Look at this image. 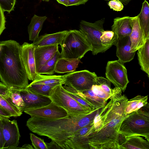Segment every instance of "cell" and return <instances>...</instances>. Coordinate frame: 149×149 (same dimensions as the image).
<instances>
[{"mask_svg": "<svg viewBox=\"0 0 149 149\" xmlns=\"http://www.w3.org/2000/svg\"><path fill=\"white\" fill-rule=\"evenodd\" d=\"M74 91L92 105L95 108L100 109L103 107L107 102L98 97L92 89L80 92L75 90Z\"/></svg>", "mask_w": 149, "mask_h": 149, "instance_id": "obj_27", "label": "cell"}, {"mask_svg": "<svg viewBox=\"0 0 149 149\" xmlns=\"http://www.w3.org/2000/svg\"><path fill=\"white\" fill-rule=\"evenodd\" d=\"M58 3L67 6L68 0H56Z\"/></svg>", "mask_w": 149, "mask_h": 149, "instance_id": "obj_46", "label": "cell"}, {"mask_svg": "<svg viewBox=\"0 0 149 149\" xmlns=\"http://www.w3.org/2000/svg\"><path fill=\"white\" fill-rule=\"evenodd\" d=\"M50 0H44V1L48 2Z\"/></svg>", "mask_w": 149, "mask_h": 149, "instance_id": "obj_49", "label": "cell"}, {"mask_svg": "<svg viewBox=\"0 0 149 149\" xmlns=\"http://www.w3.org/2000/svg\"><path fill=\"white\" fill-rule=\"evenodd\" d=\"M32 144L35 149H48L43 139L37 137L32 133L29 134Z\"/></svg>", "mask_w": 149, "mask_h": 149, "instance_id": "obj_35", "label": "cell"}, {"mask_svg": "<svg viewBox=\"0 0 149 149\" xmlns=\"http://www.w3.org/2000/svg\"><path fill=\"white\" fill-rule=\"evenodd\" d=\"M149 39L138 50L137 55L141 69L149 77Z\"/></svg>", "mask_w": 149, "mask_h": 149, "instance_id": "obj_24", "label": "cell"}, {"mask_svg": "<svg viewBox=\"0 0 149 149\" xmlns=\"http://www.w3.org/2000/svg\"><path fill=\"white\" fill-rule=\"evenodd\" d=\"M118 133L123 138L139 136L149 142L148 110L142 108L128 114L121 123Z\"/></svg>", "mask_w": 149, "mask_h": 149, "instance_id": "obj_4", "label": "cell"}, {"mask_svg": "<svg viewBox=\"0 0 149 149\" xmlns=\"http://www.w3.org/2000/svg\"><path fill=\"white\" fill-rule=\"evenodd\" d=\"M4 12L0 5V36L6 28V18Z\"/></svg>", "mask_w": 149, "mask_h": 149, "instance_id": "obj_40", "label": "cell"}, {"mask_svg": "<svg viewBox=\"0 0 149 149\" xmlns=\"http://www.w3.org/2000/svg\"><path fill=\"white\" fill-rule=\"evenodd\" d=\"M130 36L131 41L130 52H136L144 44L143 33L138 15L133 17L132 31Z\"/></svg>", "mask_w": 149, "mask_h": 149, "instance_id": "obj_19", "label": "cell"}, {"mask_svg": "<svg viewBox=\"0 0 149 149\" xmlns=\"http://www.w3.org/2000/svg\"><path fill=\"white\" fill-rule=\"evenodd\" d=\"M11 89L2 82H0V97L10 96Z\"/></svg>", "mask_w": 149, "mask_h": 149, "instance_id": "obj_39", "label": "cell"}, {"mask_svg": "<svg viewBox=\"0 0 149 149\" xmlns=\"http://www.w3.org/2000/svg\"><path fill=\"white\" fill-rule=\"evenodd\" d=\"M93 124V121L76 132L66 142L64 149H90L89 131Z\"/></svg>", "mask_w": 149, "mask_h": 149, "instance_id": "obj_13", "label": "cell"}, {"mask_svg": "<svg viewBox=\"0 0 149 149\" xmlns=\"http://www.w3.org/2000/svg\"><path fill=\"white\" fill-rule=\"evenodd\" d=\"M60 46L61 57L70 59L81 60L92 50L91 42L79 30L68 31Z\"/></svg>", "mask_w": 149, "mask_h": 149, "instance_id": "obj_5", "label": "cell"}, {"mask_svg": "<svg viewBox=\"0 0 149 149\" xmlns=\"http://www.w3.org/2000/svg\"><path fill=\"white\" fill-rule=\"evenodd\" d=\"M91 89L93 93L98 97L103 99L106 102L112 95L105 92L99 86L96 85H93Z\"/></svg>", "mask_w": 149, "mask_h": 149, "instance_id": "obj_37", "label": "cell"}, {"mask_svg": "<svg viewBox=\"0 0 149 149\" xmlns=\"http://www.w3.org/2000/svg\"><path fill=\"white\" fill-rule=\"evenodd\" d=\"M105 18H103L92 23L81 20L79 24V30L86 37L92 46L91 52L93 55L103 53L108 49L103 46L100 38L104 30L103 24Z\"/></svg>", "mask_w": 149, "mask_h": 149, "instance_id": "obj_7", "label": "cell"}, {"mask_svg": "<svg viewBox=\"0 0 149 149\" xmlns=\"http://www.w3.org/2000/svg\"><path fill=\"white\" fill-rule=\"evenodd\" d=\"M58 50V45L35 48L34 55L37 72Z\"/></svg>", "mask_w": 149, "mask_h": 149, "instance_id": "obj_16", "label": "cell"}, {"mask_svg": "<svg viewBox=\"0 0 149 149\" xmlns=\"http://www.w3.org/2000/svg\"><path fill=\"white\" fill-rule=\"evenodd\" d=\"M4 144V141L3 137L2 130V123L0 118V149L3 148Z\"/></svg>", "mask_w": 149, "mask_h": 149, "instance_id": "obj_43", "label": "cell"}, {"mask_svg": "<svg viewBox=\"0 0 149 149\" xmlns=\"http://www.w3.org/2000/svg\"><path fill=\"white\" fill-rule=\"evenodd\" d=\"M63 86L69 94L79 103L92 109L95 108L83 97L75 92L72 87L66 86Z\"/></svg>", "mask_w": 149, "mask_h": 149, "instance_id": "obj_33", "label": "cell"}, {"mask_svg": "<svg viewBox=\"0 0 149 149\" xmlns=\"http://www.w3.org/2000/svg\"><path fill=\"white\" fill-rule=\"evenodd\" d=\"M0 43L1 81L10 89L26 88L29 79L21 56V45L13 40Z\"/></svg>", "mask_w": 149, "mask_h": 149, "instance_id": "obj_3", "label": "cell"}, {"mask_svg": "<svg viewBox=\"0 0 149 149\" xmlns=\"http://www.w3.org/2000/svg\"><path fill=\"white\" fill-rule=\"evenodd\" d=\"M108 5L110 8L117 11H121L124 8L123 5L119 0H110L108 3Z\"/></svg>", "mask_w": 149, "mask_h": 149, "instance_id": "obj_38", "label": "cell"}, {"mask_svg": "<svg viewBox=\"0 0 149 149\" xmlns=\"http://www.w3.org/2000/svg\"><path fill=\"white\" fill-rule=\"evenodd\" d=\"M42 1H44V0H42Z\"/></svg>", "mask_w": 149, "mask_h": 149, "instance_id": "obj_50", "label": "cell"}, {"mask_svg": "<svg viewBox=\"0 0 149 149\" xmlns=\"http://www.w3.org/2000/svg\"><path fill=\"white\" fill-rule=\"evenodd\" d=\"M1 44L0 43V50L1 49Z\"/></svg>", "mask_w": 149, "mask_h": 149, "instance_id": "obj_48", "label": "cell"}, {"mask_svg": "<svg viewBox=\"0 0 149 149\" xmlns=\"http://www.w3.org/2000/svg\"><path fill=\"white\" fill-rule=\"evenodd\" d=\"M104 1H110V0H104ZM124 5H127L130 1L131 0H119Z\"/></svg>", "mask_w": 149, "mask_h": 149, "instance_id": "obj_47", "label": "cell"}, {"mask_svg": "<svg viewBox=\"0 0 149 149\" xmlns=\"http://www.w3.org/2000/svg\"><path fill=\"white\" fill-rule=\"evenodd\" d=\"M63 76L65 86L80 92L91 89L92 86L96 85L97 77L95 72L87 70L74 71Z\"/></svg>", "mask_w": 149, "mask_h": 149, "instance_id": "obj_8", "label": "cell"}, {"mask_svg": "<svg viewBox=\"0 0 149 149\" xmlns=\"http://www.w3.org/2000/svg\"><path fill=\"white\" fill-rule=\"evenodd\" d=\"M88 0H68L67 6L85 4Z\"/></svg>", "mask_w": 149, "mask_h": 149, "instance_id": "obj_41", "label": "cell"}, {"mask_svg": "<svg viewBox=\"0 0 149 149\" xmlns=\"http://www.w3.org/2000/svg\"><path fill=\"white\" fill-rule=\"evenodd\" d=\"M118 37L112 31H104L100 38L102 45L108 49L116 43Z\"/></svg>", "mask_w": 149, "mask_h": 149, "instance_id": "obj_31", "label": "cell"}, {"mask_svg": "<svg viewBox=\"0 0 149 149\" xmlns=\"http://www.w3.org/2000/svg\"><path fill=\"white\" fill-rule=\"evenodd\" d=\"M148 95H138L128 100L125 110V114L128 115L147 106L148 104Z\"/></svg>", "mask_w": 149, "mask_h": 149, "instance_id": "obj_25", "label": "cell"}, {"mask_svg": "<svg viewBox=\"0 0 149 149\" xmlns=\"http://www.w3.org/2000/svg\"><path fill=\"white\" fill-rule=\"evenodd\" d=\"M133 17L125 16L114 19L112 31L118 38L130 36L132 29Z\"/></svg>", "mask_w": 149, "mask_h": 149, "instance_id": "obj_17", "label": "cell"}, {"mask_svg": "<svg viewBox=\"0 0 149 149\" xmlns=\"http://www.w3.org/2000/svg\"><path fill=\"white\" fill-rule=\"evenodd\" d=\"M61 57V52L58 50L51 58L37 71V73L48 75L53 74L55 73L54 69L57 61Z\"/></svg>", "mask_w": 149, "mask_h": 149, "instance_id": "obj_28", "label": "cell"}, {"mask_svg": "<svg viewBox=\"0 0 149 149\" xmlns=\"http://www.w3.org/2000/svg\"><path fill=\"white\" fill-rule=\"evenodd\" d=\"M68 31L64 30L39 36L32 43L35 47L54 45H61Z\"/></svg>", "mask_w": 149, "mask_h": 149, "instance_id": "obj_18", "label": "cell"}, {"mask_svg": "<svg viewBox=\"0 0 149 149\" xmlns=\"http://www.w3.org/2000/svg\"><path fill=\"white\" fill-rule=\"evenodd\" d=\"M120 143V149H149V143L139 136L123 138Z\"/></svg>", "mask_w": 149, "mask_h": 149, "instance_id": "obj_20", "label": "cell"}, {"mask_svg": "<svg viewBox=\"0 0 149 149\" xmlns=\"http://www.w3.org/2000/svg\"><path fill=\"white\" fill-rule=\"evenodd\" d=\"M21 149H34V148L33 146L30 144H25L22 147Z\"/></svg>", "mask_w": 149, "mask_h": 149, "instance_id": "obj_45", "label": "cell"}, {"mask_svg": "<svg viewBox=\"0 0 149 149\" xmlns=\"http://www.w3.org/2000/svg\"><path fill=\"white\" fill-rule=\"evenodd\" d=\"M47 18L46 16H40L34 15L28 26L29 40L33 41L38 36L43 24Z\"/></svg>", "mask_w": 149, "mask_h": 149, "instance_id": "obj_23", "label": "cell"}, {"mask_svg": "<svg viewBox=\"0 0 149 149\" xmlns=\"http://www.w3.org/2000/svg\"><path fill=\"white\" fill-rule=\"evenodd\" d=\"M48 149H60L62 148L55 141L52 140L49 143H46Z\"/></svg>", "mask_w": 149, "mask_h": 149, "instance_id": "obj_44", "label": "cell"}, {"mask_svg": "<svg viewBox=\"0 0 149 149\" xmlns=\"http://www.w3.org/2000/svg\"><path fill=\"white\" fill-rule=\"evenodd\" d=\"M19 90L25 104L22 112L45 106L52 102L49 97L35 94L26 88Z\"/></svg>", "mask_w": 149, "mask_h": 149, "instance_id": "obj_14", "label": "cell"}, {"mask_svg": "<svg viewBox=\"0 0 149 149\" xmlns=\"http://www.w3.org/2000/svg\"><path fill=\"white\" fill-rule=\"evenodd\" d=\"M10 89L11 92L10 97L13 103L22 112L23 109L25 107V104L20 94L19 89Z\"/></svg>", "mask_w": 149, "mask_h": 149, "instance_id": "obj_32", "label": "cell"}, {"mask_svg": "<svg viewBox=\"0 0 149 149\" xmlns=\"http://www.w3.org/2000/svg\"><path fill=\"white\" fill-rule=\"evenodd\" d=\"M62 85L54 86L50 91L49 97L52 102L66 110L69 115L77 116L87 114L95 109L87 108L79 103L69 94Z\"/></svg>", "mask_w": 149, "mask_h": 149, "instance_id": "obj_6", "label": "cell"}, {"mask_svg": "<svg viewBox=\"0 0 149 149\" xmlns=\"http://www.w3.org/2000/svg\"><path fill=\"white\" fill-rule=\"evenodd\" d=\"M64 81L63 75H46L38 74L36 79L31 83L56 86L61 84H63Z\"/></svg>", "mask_w": 149, "mask_h": 149, "instance_id": "obj_26", "label": "cell"}, {"mask_svg": "<svg viewBox=\"0 0 149 149\" xmlns=\"http://www.w3.org/2000/svg\"><path fill=\"white\" fill-rule=\"evenodd\" d=\"M106 77L116 87L124 92L129 83L127 70L118 60L108 61L106 68Z\"/></svg>", "mask_w": 149, "mask_h": 149, "instance_id": "obj_9", "label": "cell"}, {"mask_svg": "<svg viewBox=\"0 0 149 149\" xmlns=\"http://www.w3.org/2000/svg\"><path fill=\"white\" fill-rule=\"evenodd\" d=\"M11 116L10 113L4 109L0 105V118L9 119Z\"/></svg>", "mask_w": 149, "mask_h": 149, "instance_id": "obj_42", "label": "cell"}, {"mask_svg": "<svg viewBox=\"0 0 149 149\" xmlns=\"http://www.w3.org/2000/svg\"><path fill=\"white\" fill-rule=\"evenodd\" d=\"M16 0H0V5L4 12L10 13L13 10Z\"/></svg>", "mask_w": 149, "mask_h": 149, "instance_id": "obj_36", "label": "cell"}, {"mask_svg": "<svg viewBox=\"0 0 149 149\" xmlns=\"http://www.w3.org/2000/svg\"><path fill=\"white\" fill-rule=\"evenodd\" d=\"M113 92L109 101L94 118L88 136L90 149H120L118 131L127 115L125 110L128 100L120 88L115 87Z\"/></svg>", "mask_w": 149, "mask_h": 149, "instance_id": "obj_1", "label": "cell"}, {"mask_svg": "<svg viewBox=\"0 0 149 149\" xmlns=\"http://www.w3.org/2000/svg\"><path fill=\"white\" fill-rule=\"evenodd\" d=\"M115 45L116 56L122 63L129 62L133 59L136 52H130L131 41L130 36L118 38Z\"/></svg>", "mask_w": 149, "mask_h": 149, "instance_id": "obj_15", "label": "cell"}, {"mask_svg": "<svg viewBox=\"0 0 149 149\" xmlns=\"http://www.w3.org/2000/svg\"><path fill=\"white\" fill-rule=\"evenodd\" d=\"M31 117L48 119H56L67 117L68 111L53 102L42 107L24 111Z\"/></svg>", "mask_w": 149, "mask_h": 149, "instance_id": "obj_11", "label": "cell"}, {"mask_svg": "<svg viewBox=\"0 0 149 149\" xmlns=\"http://www.w3.org/2000/svg\"><path fill=\"white\" fill-rule=\"evenodd\" d=\"M1 120L4 141L3 149H17L20 137L17 120H10L8 118H2Z\"/></svg>", "mask_w": 149, "mask_h": 149, "instance_id": "obj_10", "label": "cell"}, {"mask_svg": "<svg viewBox=\"0 0 149 149\" xmlns=\"http://www.w3.org/2000/svg\"><path fill=\"white\" fill-rule=\"evenodd\" d=\"M0 105L4 109L10 113L12 116H19L22 113V112L13 104L10 96L0 97Z\"/></svg>", "mask_w": 149, "mask_h": 149, "instance_id": "obj_29", "label": "cell"}, {"mask_svg": "<svg viewBox=\"0 0 149 149\" xmlns=\"http://www.w3.org/2000/svg\"><path fill=\"white\" fill-rule=\"evenodd\" d=\"M80 62V59H70L61 57L57 61L55 73L63 74L75 71Z\"/></svg>", "mask_w": 149, "mask_h": 149, "instance_id": "obj_21", "label": "cell"}, {"mask_svg": "<svg viewBox=\"0 0 149 149\" xmlns=\"http://www.w3.org/2000/svg\"><path fill=\"white\" fill-rule=\"evenodd\" d=\"M137 15L145 43L149 39V4L146 0L143 2L141 12Z\"/></svg>", "mask_w": 149, "mask_h": 149, "instance_id": "obj_22", "label": "cell"}, {"mask_svg": "<svg viewBox=\"0 0 149 149\" xmlns=\"http://www.w3.org/2000/svg\"><path fill=\"white\" fill-rule=\"evenodd\" d=\"M34 48L33 43L24 42L21 45V56L23 64L28 79L32 81L38 74L34 55Z\"/></svg>", "mask_w": 149, "mask_h": 149, "instance_id": "obj_12", "label": "cell"}, {"mask_svg": "<svg viewBox=\"0 0 149 149\" xmlns=\"http://www.w3.org/2000/svg\"><path fill=\"white\" fill-rule=\"evenodd\" d=\"M96 85L99 86L105 92L113 95V89L111 88V82L107 79L102 77H97Z\"/></svg>", "mask_w": 149, "mask_h": 149, "instance_id": "obj_34", "label": "cell"}, {"mask_svg": "<svg viewBox=\"0 0 149 149\" xmlns=\"http://www.w3.org/2000/svg\"><path fill=\"white\" fill-rule=\"evenodd\" d=\"M55 86L31 83L26 88L35 94L49 97L50 91Z\"/></svg>", "mask_w": 149, "mask_h": 149, "instance_id": "obj_30", "label": "cell"}, {"mask_svg": "<svg viewBox=\"0 0 149 149\" xmlns=\"http://www.w3.org/2000/svg\"><path fill=\"white\" fill-rule=\"evenodd\" d=\"M100 109L95 108L89 113L77 116L69 115L56 119L31 117L26 126L31 132L48 137L56 142L61 148L76 132L93 121Z\"/></svg>", "mask_w": 149, "mask_h": 149, "instance_id": "obj_2", "label": "cell"}]
</instances>
